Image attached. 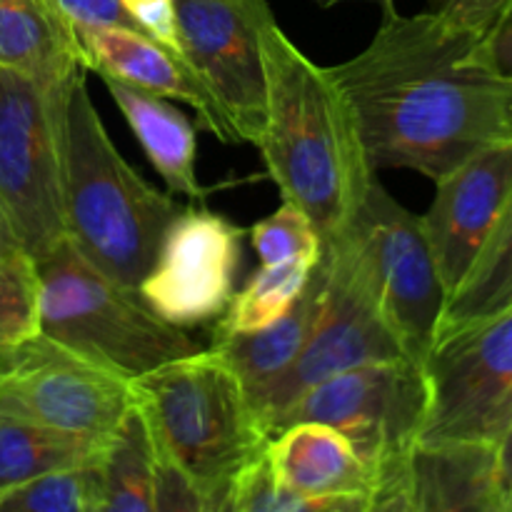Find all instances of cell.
<instances>
[{"label":"cell","mask_w":512,"mask_h":512,"mask_svg":"<svg viewBox=\"0 0 512 512\" xmlns=\"http://www.w3.org/2000/svg\"><path fill=\"white\" fill-rule=\"evenodd\" d=\"M130 410L128 380L48 340L0 350V415L103 443Z\"/></svg>","instance_id":"8fae6325"},{"label":"cell","mask_w":512,"mask_h":512,"mask_svg":"<svg viewBox=\"0 0 512 512\" xmlns=\"http://www.w3.org/2000/svg\"><path fill=\"white\" fill-rule=\"evenodd\" d=\"M178 50L215 95L235 143L258 145L265 130L260 25L268 0H173Z\"/></svg>","instance_id":"7c38bea8"},{"label":"cell","mask_w":512,"mask_h":512,"mask_svg":"<svg viewBox=\"0 0 512 512\" xmlns=\"http://www.w3.org/2000/svg\"><path fill=\"white\" fill-rule=\"evenodd\" d=\"M328 273V255L320 248V258L303 293L298 295L293 308L283 318L270 323L268 328L255 330V333L213 335L210 348L238 375L248 400H255L263 390H268L303 353L315 325H318L320 313H323Z\"/></svg>","instance_id":"ac0fdd59"},{"label":"cell","mask_w":512,"mask_h":512,"mask_svg":"<svg viewBox=\"0 0 512 512\" xmlns=\"http://www.w3.org/2000/svg\"><path fill=\"white\" fill-rule=\"evenodd\" d=\"M495 473H498L500 495L505 500V508L512 512V423L505 430L503 438L495 445Z\"/></svg>","instance_id":"e575fe53"},{"label":"cell","mask_w":512,"mask_h":512,"mask_svg":"<svg viewBox=\"0 0 512 512\" xmlns=\"http://www.w3.org/2000/svg\"><path fill=\"white\" fill-rule=\"evenodd\" d=\"M340 235L353 245L370 290L408 358L423 363L448 303L423 218L403 208L375 178Z\"/></svg>","instance_id":"ba28073f"},{"label":"cell","mask_w":512,"mask_h":512,"mask_svg":"<svg viewBox=\"0 0 512 512\" xmlns=\"http://www.w3.org/2000/svg\"><path fill=\"white\" fill-rule=\"evenodd\" d=\"M155 455L200 490H225L268 445L238 375L215 353L170 360L130 380Z\"/></svg>","instance_id":"277c9868"},{"label":"cell","mask_w":512,"mask_h":512,"mask_svg":"<svg viewBox=\"0 0 512 512\" xmlns=\"http://www.w3.org/2000/svg\"><path fill=\"white\" fill-rule=\"evenodd\" d=\"M510 125H512V110H510Z\"/></svg>","instance_id":"f35d334b"},{"label":"cell","mask_w":512,"mask_h":512,"mask_svg":"<svg viewBox=\"0 0 512 512\" xmlns=\"http://www.w3.org/2000/svg\"><path fill=\"white\" fill-rule=\"evenodd\" d=\"M318 260H288V263L260 265L245 288L233 295L213 335H245L268 328L283 318L298 295L303 293Z\"/></svg>","instance_id":"cb8c5ba5"},{"label":"cell","mask_w":512,"mask_h":512,"mask_svg":"<svg viewBox=\"0 0 512 512\" xmlns=\"http://www.w3.org/2000/svg\"><path fill=\"white\" fill-rule=\"evenodd\" d=\"M265 130L258 148L285 203L338 238L378 178L365 158L353 110L328 68L315 65L270 13L260 25Z\"/></svg>","instance_id":"7a4b0ae2"},{"label":"cell","mask_w":512,"mask_h":512,"mask_svg":"<svg viewBox=\"0 0 512 512\" xmlns=\"http://www.w3.org/2000/svg\"><path fill=\"white\" fill-rule=\"evenodd\" d=\"M75 33L88 55L90 70L123 80L160 98H173L190 105L198 115L200 128L213 133L223 143H235L223 108L183 55L165 48L140 30L78 28Z\"/></svg>","instance_id":"9a60e30c"},{"label":"cell","mask_w":512,"mask_h":512,"mask_svg":"<svg viewBox=\"0 0 512 512\" xmlns=\"http://www.w3.org/2000/svg\"><path fill=\"white\" fill-rule=\"evenodd\" d=\"M418 443L498 445L512 423V308L435 340Z\"/></svg>","instance_id":"30bf717a"},{"label":"cell","mask_w":512,"mask_h":512,"mask_svg":"<svg viewBox=\"0 0 512 512\" xmlns=\"http://www.w3.org/2000/svg\"><path fill=\"white\" fill-rule=\"evenodd\" d=\"M473 60L493 78L512 83V13L475 43Z\"/></svg>","instance_id":"d6a6232c"},{"label":"cell","mask_w":512,"mask_h":512,"mask_svg":"<svg viewBox=\"0 0 512 512\" xmlns=\"http://www.w3.org/2000/svg\"><path fill=\"white\" fill-rule=\"evenodd\" d=\"M243 235V228L213 210L183 208L140 280V298L180 330L220 320L235 295Z\"/></svg>","instance_id":"4fadbf2b"},{"label":"cell","mask_w":512,"mask_h":512,"mask_svg":"<svg viewBox=\"0 0 512 512\" xmlns=\"http://www.w3.org/2000/svg\"><path fill=\"white\" fill-rule=\"evenodd\" d=\"M230 493H233L235 512H325L343 500L308 498L285 488L275 478L265 450L235 475Z\"/></svg>","instance_id":"4316f807"},{"label":"cell","mask_w":512,"mask_h":512,"mask_svg":"<svg viewBox=\"0 0 512 512\" xmlns=\"http://www.w3.org/2000/svg\"><path fill=\"white\" fill-rule=\"evenodd\" d=\"M478 40L435 10L393 8L368 48L328 68L375 173L415 170L435 183L485 145L512 138V83L475 63Z\"/></svg>","instance_id":"6da1fadb"},{"label":"cell","mask_w":512,"mask_h":512,"mask_svg":"<svg viewBox=\"0 0 512 512\" xmlns=\"http://www.w3.org/2000/svg\"><path fill=\"white\" fill-rule=\"evenodd\" d=\"M103 443L0 415V495L43 475L88 468Z\"/></svg>","instance_id":"7402d4cb"},{"label":"cell","mask_w":512,"mask_h":512,"mask_svg":"<svg viewBox=\"0 0 512 512\" xmlns=\"http://www.w3.org/2000/svg\"><path fill=\"white\" fill-rule=\"evenodd\" d=\"M512 308V198L463 283L445 303L435 340ZM435 345V343H433Z\"/></svg>","instance_id":"603a6c76"},{"label":"cell","mask_w":512,"mask_h":512,"mask_svg":"<svg viewBox=\"0 0 512 512\" xmlns=\"http://www.w3.org/2000/svg\"><path fill=\"white\" fill-rule=\"evenodd\" d=\"M405 478L413 512H508L493 445L418 443Z\"/></svg>","instance_id":"e0dca14e"},{"label":"cell","mask_w":512,"mask_h":512,"mask_svg":"<svg viewBox=\"0 0 512 512\" xmlns=\"http://www.w3.org/2000/svg\"><path fill=\"white\" fill-rule=\"evenodd\" d=\"M430 10L453 28L483 38L512 13V0H430Z\"/></svg>","instance_id":"f546056e"},{"label":"cell","mask_w":512,"mask_h":512,"mask_svg":"<svg viewBox=\"0 0 512 512\" xmlns=\"http://www.w3.org/2000/svg\"><path fill=\"white\" fill-rule=\"evenodd\" d=\"M512 198V138L498 140L435 180L423 218L445 293H455Z\"/></svg>","instance_id":"5bb4252c"},{"label":"cell","mask_w":512,"mask_h":512,"mask_svg":"<svg viewBox=\"0 0 512 512\" xmlns=\"http://www.w3.org/2000/svg\"><path fill=\"white\" fill-rule=\"evenodd\" d=\"M0 68L58 88L90 65L75 28L50 0H0Z\"/></svg>","instance_id":"d6986e66"},{"label":"cell","mask_w":512,"mask_h":512,"mask_svg":"<svg viewBox=\"0 0 512 512\" xmlns=\"http://www.w3.org/2000/svg\"><path fill=\"white\" fill-rule=\"evenodd\" d=\"M250 243L263 265L288 263V260H318L323 240L313 220L293 203L280 205L275 213L250 228Z\"/></svg>","instance_id":"484cf974"},{"label":"cell","mask_w":512,"mask_h":512,"mask_svg":"<svg viewBox=\"0 0 512 512\" xmlns=\"http://www.w3.org/2000/svg\"><path fill=\"white\" fill-rule=\"evenodd\" d=\"M38 338V273L28 253L0 260V350Z\"/></svg>","instance_id":"d4e9b609"},{"label":"cell","mask_w":512,"mask_h":512,"mask_svg":"<svg viewBox=\"0 0 512 512\" xmlns=\"http://www.w3.org/2000/svg\"><path fill=\"white\" fill-rule=\"evenodd\" d=\"M428 410L423 363L413 358L360 365L305 390L275 423H323L343 433L380 483L408 465ZM270 435V438H273Z\"/></svg>","instance_id":"8992f818"},{"label":"cell","mask_w":512,"mask_h":512,"mask_svg":"<svg viewBox=\"0 0 512 512\" xmlns=\"http://www.w3.org/2000/svg\"><path fill=\"white\" fill-rule=\"evenodd\" d=\"M85 468L50 473L0 495V512H85Z\"/></svg>","instance_id":"83f0119b"},{"label":"cell","mask_w":512,"mask_h":512,"mask_svg":"<svg viewBox=\"0 0 512 512\" xmlns=\"http://www.w3.org/2000/svg\"><path fill=\"white\" fill-rule=\"evenodd\" d=\"M158 510L160 512H235L233 493L225 490H200L190 483L168 460L158 458Z\"/></svg>","instance_id":"f1b7e54d"},{"label":"cell","mask_w":512,"mask_h":512,"mask_svg":"<svg viewBox=\"0 0 512 512\" xmlns=\"http://www.w3.org/2000/svg\"><path fill=\"white\" fill-rule=\"evenodd\" d=\"M20 250L23 248H20L18 238H15L13 228H10L8 218H5L3 208H0V260L8 258V255H13V253H20Z\"/></svg>","instance_id":"d590c367"},{"label":"cell","mask_w":512,"mask_h":512,"mask_svg":"<svg viewBox=\"0 0 512 512\" xmlns=\"http://www.w3.org/2000/svg\"><path fill=\"white\" fill-rule=\"evenodd\" d=\"M365 512H413L410 510V495H408V478H405V468L400 473L388 475L378 490L370 498Z\"/></svg>","instance_id":"836d02e7"},{"label":"cell","mask_w":512,"mask_h":512,"mask_svg":"<svg viewBox=\"0 0 512 512\" xmlns=\"http://www.w3.org/2000/svg\"><path fill=\"white\" fill-rule=\"evenodd\" d=\"M315 3H318L320 8H333V5L348 3V0H315ZM365 3L380 5V10H383V13H388V10L395 8V0H365Z\"/></svg>","instance_id":"74e56055"},{"label":"cell","mask_w":512,"mask_h":512,"mask_svg":"<svg viewBox=\"0 0 512 512\" xmlns=\"http://www.w3.org/2000/svg\"><path fill=\"white\" fill-rule=\"evenodd\" d=\"M58 13L78 28H128L140 30L125 13L120 0H50ZM143 33V30H140Z\"/></svg>","instance_id":"4dcf8cb0"},{"label":"cell","mask_w":512,"mask_h":512,"mask_svg":"<svg viewBox=\"0 0 512 512\" xmlns=\"http://www.w3.org/2000/svg\"><path fill=\"white\" fill-rule=\"evenodd\" d=\"M38 338L135 380L170 360L200 353V340L160 320L138 290L95 268L68 238L35 258Z\"/></svg>","instance_id":"5b68a950"},{"label":"cell","mask_w":512,"mask_h":512,"mask_svg":"<svg viewBox=\"0 0 512 512\" xmlns=\"http://www.w3.org/2000/svg\"><path fill=\"white\" fill-rule=\"evenodd\" d=\"M100 78H103L110 98L123 113L125 123L138 138L145 158L158 170L170 193L203 200L208 188H203V183L198 180V170H195L198 135H195L190 120L160 95L140 90L123 80L110 78V75H100Z\"/></svg>","instance_id":"ffe728a7"},{"label":"cell","mask_w":512,"mask_h":512,"mask_svg":"<svg viewBox=\"0 0 512 512\" xmlns=\"http://www.w3.org/2000/svg\"><path fill=\"white\" fill-rule=\"evenodd\" d=\"M125 13L133 18V23L158 40L165 48L178 50V28H175V5L173 0H120Z\"/></svg>","instance_id":"1f68e13d"},{"label":"cell","mask_w":512,"mask_h":512,"mask_svg":"<svg viewBox=\"0 0 512 512\" xmlns=\"http://www.w3.org/2000/svg\"><path fill=\"white\" fill-rule=\"evenodd\" d=\"M63 85L48 88L0 68V208L33 260L68 238L58 128Z\"/></svg>","instance_id":"52a82bcc"},{"label":"cell","mask_w":512,"mask_h":512,"mask_svg":"<svg viewBox=\"0 0 512 512\" xmlns=\"http://www.w3.org/2000/svg\"><path fill=\"white\" fill-rule=\"evenodd\" d=\"M265 455L275 478L308 498H358L373 495L380 485L353 443L323 423L288 425L268 440Z\"/></svg>","instance_id":"2e32d148"},{"label":"cell","mask_w":512,"mask_h":512,"mask_svg":"<svg viewBox=\"0 0 512 512\" xmlns=\"http://www.w3.org/2000/svg\"><path fill=\"white\" fill-rule=\"evenodd\" d=\"M85 512H160L155 448L138 410H130L85 468Z\"/></svg>","instance_id":"44dd1931"},{"label":"cell","mask_w":512,"mask_h":512,"mask_svg":"<svg viewBox=\"0 0 512 512\" xmlns=\"http://www.w3.org/2000/svg\"><path fill=\"white\" fill-rule=\"evenodd\" d=\"M58 128L65 235L88 263L138 290L183 205L120 155L90 98L85 73L60 88Z\"/></svg>","instance_id":"3957f363"},{"label":"cell","mask_w":512,"mask_h":512,"mask_svg":"<svg viewBox=\"0 0 512 512\" xmlns=\"http://www.w3.org/2000/svg\"><path fill=\"white\" fill-rule=\"evenodd\" d=\"M323 250L328 255L330 273L318 325L298 360L268 390L250 400L268 440L280 415L305 390L360 365L408 358L398 335L385 320L348 238L338 235L323 243Z\"/></svg>","instance_id":"9c48e42d"},{"label":"cell","mask_w":512,"mask_h":512,"mask_svg":"<svg viewBox=\"0 0 512 512\" xmlns=\"http://www.w3.org/2000/svg\"><path fill=\"white\" fill-rule=\"evenodd\" d=\"M370 498L373 495H358V498H343L340 503H335L333 508L325 510V512H365V508H368Z\"/></svg>","instance_id":"8d00e7d4"}]
</instances>
